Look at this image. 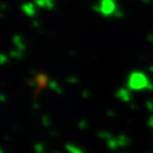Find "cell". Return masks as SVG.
Masks as SVG:
<instances>
[]
</instances>
